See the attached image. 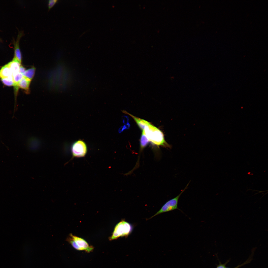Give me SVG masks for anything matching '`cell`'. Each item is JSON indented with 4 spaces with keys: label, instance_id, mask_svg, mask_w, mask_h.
Listing matches in <instances>:
<instances>
[{
    "label": "cell",
    "instance_id": "cell-1",
    "mask_svg": "<svg viewBox=\"0 0 268 268\" xmlns=\"http://www.w3.org/2000/svg\"><path fill=\"white\" fill-rule=\"evenodd\" d=\"M143 130L149 140L153 144L157 146L170 147L165 141L163 132L150 123L145 126Z\"/></svg>",
    "mask_w": 268,
    "mask_h": 268
},
{
    "label": "cell",
    "instance_id": "cell-2",
    "mask_svg": "<svg viewBox=\"0 0 268 268\" xmlns=\"http://www.w3.org/2000/svg\"><path fill=\"white\" fill-rule=\"evenodd\" d=\"M133 230L132 225L125 220H122L115 226L109 239L111 240L121 237H127L131 233Z\"/></svg>",
    "mask_w": 268,
    "mask_h": 268
},
{
    "label": "cell",
    "instance_id": "cell-3",
    "mask_svg": "<svg viewBox=\"0 0 268 268\" xmlns=\"http://www.w3.org/2000/svg\"><path fill=\"white\" fill-rule=\"evenodd\" d=\"M66 240L73 248L78 250L84 251L90 253L94 249L93 246L89 245L84 239L71 233L69 234Z\"/></svg>",
    "mask_w": 268,
    "mask_h": 268
},
{
    "label": "cell",
    "instance_id": "cell-4",
    "mask_svg": "<svg viewBox=\"0 0 268 268\" xmlns=\"http://www.w3.org/2000/svg\"><path fill=\"white\" fill-rule=\"evenodd\" d=\"M188 183L185 188L177 196L167 202L162 206L161 209L154 215L152 216L151 219L155 216L160 214L171 211L176 209L179 210L182 212L178 207V204L179 199L182 194L187 189Z\"/></svg>",
    "mask_w": 268,
    "mask_h": 268
},
{
    "label": "cell",
    "instance_id": "cell-5",
    "mask_svg": "<svg viewBox=\"0 0 268 268\" xmlns=\"http://www.w3.org/2000/svg\"><path fill=\"white\" fill-rule=\"evenodd\" d=\"M71 151L72 156L70 160L74 158L82 157H85L87 153V147L84 141L79 140L72 144Z\"/></svg>",
    "mask_w": 268,
    "mask_h": 268
},
{
    "label": "cell",
    "instance_id": "cell-6",
    "mask_svg": "<svg viewBox=\"0 0 268 268\" xmlns=\"http://www.w3.org/2000/svg\"><path fill=\"white\" fill-rule=\"evenodd\" d=\"M24 35V32L21 31L19 32L16 40H13V44L14 46V57L21 64L22 55L19 46V42L21 37Z\"/></svg>",
    "mask_w": 268,
    "mask_h": 268
},
{
    "label": "cell",
    "instance_id": "cell-7",
    "mask_svg": "<svg viewBox=\"0 0 268 268\" xmlns=\"http://www.w3.org/2000/svg\"><path fill=\"white\" fill-rule=\"evenodd\" d=\"M13 75L19 72L21 64L15 57L12 60L7 64Z\"/></svg>",
    "mask_w": 268,
    "mask_h": 268
},
{
    "label": "cell",
    "instance_id": "cell-8",
    "mask_svg": "<svg viewBox=\"0 0 268 268\" xmlns=\"http://www.w3.org/2000/svg\"><path fill=\"white\" fill-rule=\"evenodd\" d=\"M31 80L24 77L18 84V87L24 90L26 93L29 92V86Z\"/></svg>",
    "mask_w": 268,
    "mask_h": 268
},
{
    "label": "cell",
    "instance_id": "cell-9",
    "mask_svg": "<svg viewBox=\"0 0 268 268\" xmlns=\"http://www.w3.org/2000/svg\"><path fill=\"white\" fill-rule=\"evenodd\" d=\"M124 113L131 116L134 120L139 128L142 131L144 130L145 126L148 125L150 123L145 120L135 117L126 111H124Z\"/></svg>",
    "mask_w": 268,
    "mask_h": 268
},
{
    "label": "cell",
    "instance_id": "cell-10",
    "mask_svg": "<svg viewBox=\"0 0 268 268\" xmlns=\"http://www.w3.org/2000/svg\"><path fill=\"white\" fill-rule=\"evenodd\" d=\"M11 75H12V74L7 64L3 66L0 69V78L1 79L7 78Z\"/></svg>",
    "mask_w": 268,
    "mask_h": 268
},
{
    "label": "cell",
    "instance_id": "cell-11",
    "mask_svg": "<svg viewBox=\"0 0 268 268\" xmlns=\"http://www.w3.org/2000/svg\"><path fill=\"white\" fill-rule=\"evenodd\" d=\"M35 68L33 67L26 70L23 74V77L32 80L34 75Z\"/></svg>",
    "mask_w": 268,
    "mask_h": 268
},
{
    "label": "cell",
    "instance_id": "cell-12",
    "mask_svg": "<svg viewBox=\"0 0 268 268\" xmlns=\"http://www.w3.org/2000/svg\"><path fill=\"white\" fill-rule=\"evenodd\" d=\"M149 140L145 135L144 130L142 132L140 137V143L141 149H143L148 144Z\"/></svg>",
    "mask_w": 268,
    "mask_h": 268
},
{
    "label": "cell",
    "instance_id": "cell-13",
    "mask_svg": "<svg viewBox=\"0 0 268 268\" xmlns=\"http://www.w3.org/2000/svg\"><path fill=\"white\" fill-rule=\"evenodd\" d=\"M1 79L2 83L4 85L9 86H13L14 82L12 79L8 77Z\"/></svg>",
    "mask_w": 268,
    "mask_h": 268
},
{
    "label": "cell",
    "instance_id": "cell-14",
    "mask_svg": "<svg viewBox=\"0 0 268 268\" xmlns=\"http://www.w3.org/2000/svg\"><path fill=\"white\" fill-rule=\"evenodd\" d=\"M253 254H251V256L245 262H244L243 263L240 264L239 265L236 267L234 268H239L245 265L249 264L250 262L252 260V255Z\"/></svg>",
    "mask_w": 268,
    "mask_h": 268
},
{
    "label": "cell",
    "instance_id": "cell-15",
    "mask_svg": "<svg viewBox=\"0 0 268 268\" xmlns=\"http://www.w3.org/2000/svg\"><path fill=\"white\" fill-rule=\"evenodd\" d=\"M58 1L57 0H49L48 4V9L50 10Z\"/></svg>",
    "mask_w": 268,
    "mask_h": 268
},
{
    "label": "cell",
    "instance_id": "cell-16",
    "mask_svg": "<svg viewBox=\"0 0 268 268\" xmlns=\"http://www.w3.org/2000/svg\"><path fill=\"white\" fill-rule=\"evenodd\" d=\"M229 260H228L225 263L222 264L221 262H219V264L215 268H226V266L229 262Z\"/></svg>",
    "mask_w": 268,
    "mask_h": 268
},
{
    "label": "cell",
    "instance_id": "cell-17",
    "mask_svg": "<svg viewBox=\"0 0 268 268\" xmlns=\"http://www.w3.org/2000/svg\"><path fill=\"white\" fill-rule=\"evenodd\" d=\"M26 70L25 68L21 65L19 68V72L23 74Z\"/></svg>",
    "mask_w": 268,
    "mask_h": 268
},
{
    "label": "cell",
    "instance_id": "cell-18",
    "mask_svg": "<svg viewBox=\"0 0 268 268\" xmlns=\"http://www.w3.org/2000/svg\"><path fill=\"white\" fill-rule=\"evenodd\" d=\"M129 119L128 117L126 116H125L123 117V122L124 124H127L128 123Z\"/></svg>",
    "mask_w": 268,
    "mask_h": 268
},
{
    "label": "cell",
    "instance_id": "cell-19",
    "mask_svg": "<svg viewBox=\"0 0 268 268\" xmlns=\"http://www.w3.org/2000/svg\"><path fill=\"white\" fill-rule=\"evenodd\" d=\"M123 126L124 127L125 129H128L129 128L130 126V125L129 124V123H128L127 124H126L125 125H124Z\"/></svg>",
    "mask_w": 268,
    "mask_h": 268
},
{
    "label": "cell",
    "instance_id": "cell-20",
    "mask_svg": "<svg viewBox=\"0 0 268 268\" xmlns=\"http://www.w3.org/2000/svg\"><path fill=\"white\" fill-rule=\"evenodd\" d=\"M125 129L124 126L121 127L119 129V132L121 133Z\"/></svg>",
    "mask_w": 268,
    "mask_h": 268
}]
</instances>
